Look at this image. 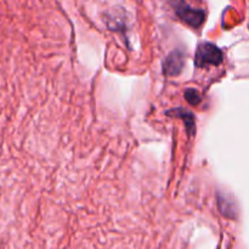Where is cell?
Wrapping results in <instances>:
<instances>
[{"instance_id": "6da1fadb", "label": "cell", "mask_w": 249, "mask_h": 249, "mask_svg": "<svg viewBox=\"0 0 249 249\" xmlns=\"http://www.w3.org/2000/svg\"><path fill=\"white\" fill-rule=\"evenodd\" d=\"M196 57V62L198 66H216L223 60V53H221V51L215 45L204 43L199 46Z\"/></svg>"}, {"instance_id": "7a4b0ae2", "label": "cell", "mask_w": 249, "mask_h": 249, "mask_svg": "<svg viewBox=\"0 0 249 249\" xmlns=\"http://www.w3.org/2000/svg\"><path fill=\"white\" fill-rule=\"evenodd\" d=\"M190 7H187L186 4H179V7L177 9V12L178 15H179L180 17H181L184 21H186L187 23L192 24V26L197 27L201 24V22L203 21V14H202V11H199V10H194L192 9V11H190Z\"/></svg>"}]
</instances>
